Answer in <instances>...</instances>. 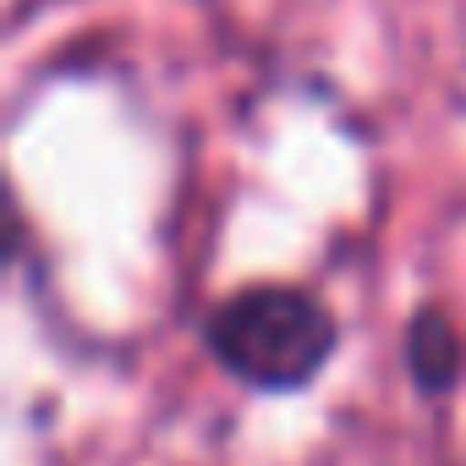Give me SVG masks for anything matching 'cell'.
Segmentation results:
<instances>
[{
	"label": "cell",
	"instance_id": "6da1fadb",
	"mask_svg": "<svg viewBox=\"0 0 466 466\" xmlns=\"http://www.w3.org/2000/svg\"><path fill=\"white\" fill-rule=\"evenodd\" d=\"M203 340L214 362L248 390L291 395L329 368L340 324L302 286H248L208 313Z\"/></svg>",
	"mask_w": 466,
	"mask_h": 466
},
{
	"label": "cell",
	"instance_id": "7a4b0ae2",
	"mask_svg": "<svg viewBox=\"0 0 466 466\" xmlns=\"http://www.w3.org/2000/svg\"><path fill=\"white\" fill-rule=\"evenodd\" d=\"M461 335L455 324L439 313V308H422L406 329V362H411V379L428 390V395H444L455 379H461Z\"/></svg>",
	"mask_w": 466,
	"mask_h": 466
}]
</instances>
